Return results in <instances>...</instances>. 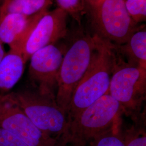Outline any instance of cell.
<instances>
[{"label":"cell","mask_w":146,"mask_h":146,"mask_svg":"<svg viewBox=\"0 0 146 146\" xmlns=\"http://www.w3.org/2000/svg\"><path fill=\"white\" fill-rule=\"evenodd\" d=\"M87 3V7L94 5L98 3L101 0H85Z\"/></svg>","instance_id":"cell-20"},{"label":"cell","mask_w":146,"mask_h":146,"mask_svg":"<svg viewBox=\"0 0 146 146\" xmlns=\"http://www.w3.org/2000/svg\"><path fill=\"white\" fill-rule=\"evenodd\" d=\"M122 134L125 146H146L145 131L133 127Z\"/></svg>","instance_id":"cell-17"},{"label":"cell","mask_w":146,"mask_h":146,"mask_svg":"<svg viewBox=\"0 0 146 146\" xmlns=\"http://www.w3.org/2000/svg\"><path fill=\"white\" fill-rule=\"evenodd\" d=\"M96 48L88 69L73 93L67 110L68 123L83 110L108 93L114 62L113 44L94 35Z\"/></svg>","instance_id":"cell-1"},{"label":"cell","mask_w":146,"mask_h":146,"mask_svg":"<svg viewBox=\"0 0 146 146\" xmlns=\"http://www.w3.org/2000/svg\"><path fill=\"white\" fill-rule=\"evenodd\" d=\"M123 112L119 102L107 94L83 110L68 123L58 146H87L94 139L120 125Z\"/></svg>","instance_id":"cell-2"},{"label":"cell","mask_w":146,"mask_h":146,"mask_svg":"<svg viewBox=\"0 0 146 146\" xmlns=\"http://www.w3.org/2000/svg\"><path fill=\"white\" fill-rule=\"evenodd\" d=\"M124 1L128 13L136 23L146 21V0Z\"/></svg>","instance_id":"cell-16"},{"label":"cell","mask_w":146,"mask_h":146,"mask_svg":"<svg viewBox=\"0 0 146 146\" xmlns=\"http://www.w3.org/2000/svg\"><path fill=\"white\" fill-rule=\"evenodd\" d=\"M52 0H3L0 6V16L16 13L31 16L47 11Z\"/></svg>","instance_id":"cell-13"},{"label":"cell","mask_w":146,"mask_h":146,"mask_svg":"<svg viewBox=\"0 0 146 146\" xmlns=\"http://www.w3.org/2000/svg\"><path fill=\"white\" fill-rule=\"evenodd\" d=\"M108 94L120 104L123 112L135 111L144 100L146 69L125 62L115 50Z\"/></svg>","instance_id":"cell-6"},{"label":"cell","mask_w":146,"mask_h":146,"mask_svg":"<svg viewBox=\"0 0 146 146\" xmlns=\"http://www.w3.org/2000/svg\"><path fill=\"white\" fill-rule=\"evenodd\" d=\"M95 35L115 46L128 41L139 28L125 8L124 0H101L87 7Z\"/></svg>","instance_id":"cell-5"},{"label":"cell","mask_w":146,"mask_h":146,"mask_svg":"<svg viewBox=\"0 0 146 146\" xmlns=\"http://www.w3.org/2000/svg\"><path fill=\"white\" fill-rule=\"evenodd\" d=\"M2 1H3V0H2Z\"/></svg>","instance_id":"cell-22"},{"label":"cell","mask_w":146,"mask_h":146,"mask_svg":"<svg viewBox=\"0 0 146 146\" xmlns=\"http://www.w3.org/2000/svg\"><path fill=\"white\" fill-rule=\"evenodd\" d=\"M0 127L28 146H58V141L40 129L21 110L11 93L0 95Z\"/></svg>","instance_id":"cell-7"},{"label":"cell","mask_w":146,"mask_h":146,"mask_svg":"<svg viewBox=\"0 0 146 146\" xmlns=\"http://www.w3.org/2000/svg\"><path fill=\"white\" fill-rule=\"evenodd\" d=\"M58 8L70 15L78 25H81L84 16L87 12L85 0H56Z\"/></svg>","instance_id":"cell-14"},{"label":"cell","mask_w":146,"mask_h":146,"mask_svg":"<svg viewBox=\"0 0 146 146\" xmlns=\"http://www.w3.org/2000/svg\"><path fill=\"white\" fill-rule=\"evenodd\" d=\"M11 93L21 110L43 132L58 142L66 134L67 116L56 100L41 94L34 87Z\"/></svg>","instance_id":"cell-4"},{"label":"cell","mask_w":146,"mask_h":146,"mask_svg":"<svg viewBox=\"0 0 146 146\" xmlns=\"http://www.w3.org/2000/svg\"><path fill=\"white\" fill-rule=\"evenodd\" d=\"M68 14L57 8L47 11L37 20L26 37L22 48L26 63L37 50L49 44H55L67 34Z\"/></svg>","instance_id":"cell-9"},{"label":"cell","mask_w":146,"mask_h":146,"mask_svg":"<svg viewBox=\"0 0 146 146\" xmlns=\"http://www.w3.org/2000/svg\"><path fill=\"white\" fill-rule=\"evenodd\" d=\"M47 11L31 16L16 13L0 16V41L2 43L8 44L10 48L19 47L22 50L29 31L37 20Z\"/></svg>","instance_id":"cell-10"},{"label":"cell","mask_w":146,"mask_h":146,"mask_svg":"<svg viewBox=\"0 0 146 146\" xmlns=\"http://www.w3.org/2000/svg\"><path fill=\"white\" fill-rule=\"evenodd\" d=\"M95 48L94 35L80 29L65 50L58 74L56 102L66 114L73 93L88 69Z\"/></svg>","instance_id":"cell-3"},{"label":"cell","mask_w":146,"mask_h":146,"mask_svg":"<svg viewBox=\"0 0 146 146\" xmlns=\"http://www.w3.org/2000/svg\"><path fill=\"white\" fill-rule=\"evenodd\" d=\"M26 62L19 48H10L0 62V95L7 94L21 78Z\"/></svg>","instance_id":"cell-11"},{"label":"cell","mask_w":146,"mask_h":146,"mask_svg":"<svg viewBox=\"0 0 146 146\" xmlns=\"http://www.w3.org/2000/svg\"><path fill=\"white\" fill-rule=\"evenodd\" d=\"M2 2V0H0V2Z\"/></svg>","instance_id":"cell-21"},{"label":"cell","mask_w":146,"mask_h":146,"mask_svg":"<svg viewBox=\"0 0 146 146\" xmlns=\"http://www.w3.org/2000/svg\"><path fill=\"white\" fill-rule=\"evenodd\" d=\"M0 146H28L15 135L0 127Z\"/></svg>","instance_id":"cell-18"},{"label":"cell","mask_w":146,"mask_h":146,"mask_svg":"<svg viewBox=\"0 0 146 146\" xmlns=\"http://www.w3.org/2000/svg\"><path fill=\"white\" fill-rule=\"evenodd\" d=\"M114 46L117 52L127 58V62L146 69L145 28L139 29L134 32L125 44Z\"/></svg>","instance_id":"cell-12"},{"label":"cell","mask_w":146,"mask_h":146,"mask_svg":"<svg viewBox=\"0 0 146 146\" xmlns=\"http://www.w3.org/2000/svg\"><path fill=\"white\" fill-rule=\"evenodd\" d=\"M64 52V49L52 44L38 49L29 58V77L33 87L55 100Z\"/></svg>","instance_id":"cell-8"},{"label":"cell","mask_w":146,"mask_h":146,"mask_svg":"<svg viewBox=\"0 0 146 146\" xmlns=\"http://www.w3.org/2000/svg\"><path fill=\"white\" fill-rule=\"evenodd\" d=\"M87 146H125L120 125L96 137Z\"/></svg>","instance_id":"cell-15"},{"label":"cell","mask_w":146,"mask_h":146,"mask_svg":"<svg viewBox=\"0 0 146 146\" xmlns=\"http://www.w3.org/2000/svg\"><path fill=\"white\" fill-rule=\"evenodd\" d=\"M5 55V51L3 47V43L0 41V62Z\"/></svg>","instance_id":"cell-19"}]
</instances>
